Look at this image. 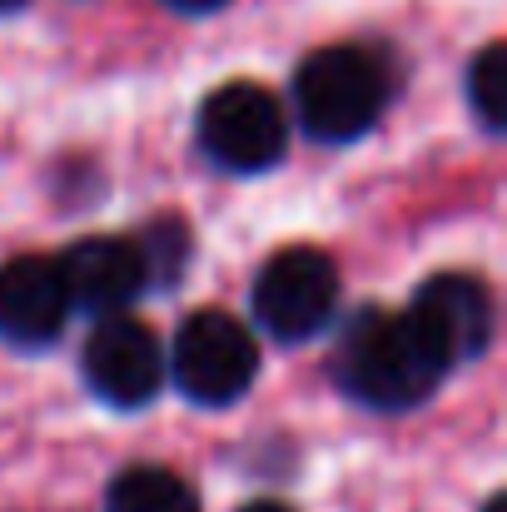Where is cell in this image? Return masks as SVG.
Listing matches in <instances>:
<instances>
[{
    "instance_id": "cell-1",
    "label": "cell",
    "mask_w": 507,
    "mask_h": 512,
    "mask_svg": "<svg viewBox=\"0 0 507 512\" xmlns=\"http://www.w3.org/2000/svg\"><path fill=\"white\" fill-rule=\"evenodd\" d=\"M334 373L338 388L348 398H358L363 408L403 413V408H418V403L433 398L448 363L428 343V334L418 329V319L408 309L403 314L363 309L338 339Z\"/></svg>"
},
{
    "instance_id": "cell-2",
    "label": "cell",
    "mask_w": 507,
    "mask_h": 512,
    "mask_svg": "<svg viewBox=\"0 0 507 512\" xmlns=\"http://www.w3.org/2000/svg\"><path fill=\"white\" fill-rule=\"evenodd\" d=\"M294 105L314 140H363L388 105V70L363 45H324L294 75Z\"/></svg>"
},
{
    "instance_id": "cell-3",
    "label": "cell",
    "mask_w": 507,
    "mask_h": 512,
    "mask_svg": "<svg viewBox=\"0 0 507 512\" xmlns=\"http://www.w3.org/2000/svg\"><path fill=\"white\" fill-rule=\"evenodd\" d=\"M165 368L189 403L224 408V403H239L249 383L259 378V343L234 314L199 309L174 334V353L165 358Z\"/></svg>"
},
{
    "instance_id": "cell-4",
    "label": "cell",
    "mask_w": 507,
    "mask_h": 512,
    "mask_svg": "<svg viewBox=\"0 0 507 512\" xmlns=\"http://www.w3.org/2000/svg\"><path fill=\"white\" fill-rule=\"evenodd\" d=\"M284 145H289L284 105L254 80H229L199 105V150L219 170H274L284 160Z\"/></svg>"
},
{
    "instance_id": "cell-5",
    "label": "cell",
    "mask_w": 507,
    "mask_h": 512,
    "mask_svg": "<svg viewBox=\"0 0 507 512\" xmlns=\"http://www.w3.org/2000/svg\"><path fill=\"white\" fill-rule=\"evenodd\" d=\"M338 309V264L314 249L294 244L279 249L254 279V319L269 339L304 343L329 329Z\"/></svg>"
},
{
    "instance_id": "cell-6",
    "label": "cell",
    "mask_w": 507,
    "mask_h": 512,
    "mask_svg": "<svg viewBox=\"0 0 507 512\" xmlns=\"http://www.w3.org/2000/svg\"><path fill=\"white\" fill-rule=\"evenodd\" d=\"M85 383L110 408H145L165 383L160 334L135 314H110L85 339Z\"/></svg>"
},
{
    "instance_id": "cell-7",
    "label": "cell",
    "mask_w": 507,
    "mask_h": 512,
    "mask_svg": "<svg viewBox=\"0 0 507 512\" xmlns=\"http://www.w3.org/2000/svg\"><path fill=\"white\" fill-rule=\"evenodd\" d=\"M408 314L418 319V329L428 334V343L443 353V363H473L478 353H488L493 329H498V309H493V294L478 274H433Z\"/></svg>"
},
{
    "instance_id": "cell-8",
    "label": "cell",
    "mask_w": 507,
    "mask_h": 512,
    "mask_svg": "<svg viewBox=\"0 0 507 512\" xmlns=\"http://www.w3.org/2000/svg\"><path fill=\"white\" fill-rule=\"evenodd\" d=\"M60 264V279H65V294H70V309H85V314H125L145 289H150V269H145V254L135 239H120V234H90L80 244L65 249Z\"/></svg>"
},
{
    "instance_id": "cell-9",
    "label": "cell",
    "mask_w": 507,
    "mask_h": 512,
    "mask_svg": "<svg viewBox=\"0 0 507 512\" xmlns=\"http://www.w3.org/2000/svg\"><path fill=\"white\" fill-rule=\"evenodd\" d=\"M70 319L60 264L45 254H15L0 264V339L15 348H45Z\"/></svg>"
},
{
    "instance_id": "cell-10",
    "label": "cell",
    "mask_w": 507,
    "mask_h": 512,
    "mask_svg": "<svg viewBox=\"0 0 507 512\" xmlns=\"http://www.w3.org/2000/svg\"><path fill=\"white\" fill-rule=\"evenodd\" d=\"M105 512H199V493L184 473L160 468V463H135L125 468L110 493H105Z\"/></svg>"
},
{
    "instance_id": "cell-11",
    "label": "cell",
    "mask_w": 507,
    "mask_h": 512,
    "mask_svg": "<svg viewBox=\"0 0 507 512\" xmlns=\"http://www.w3.org/2000/svg\"><path fill=\"white\" fill-rule=\"evenodd\" d=\"M468 100L483 120V130H503L507 125V45L493 40L478 50V60L468 65Z\"/></svg>"
},
{
    "instance_id": "cell-12",
    "label": "cell",
    "mask_w": 507,
    "mask_h": 512,
    "mask_svg": "<svg viewBox=\"0 0 507 512\" xmlns=\"http://www.w3.org/2000/svg\"><path fill=\"white\" fill-rule=\"evenodd\" d=\"M140 254H145V269H150V284H169L179 269H184V259H189V234H184V224H174V219H160L150 234H145V244H140Z\"/></svg>"
},
{
    "instance_id": "cell-13",
    "label": "cell",
    "mask_w": 507,
    "mask_h": 512,
    "mask_svg": "<svg viewBox=\"0 0 507 512\" xmlns=\"http://www.w3.org/2000/svg\"><path fill=\"white\" fill-rule=\"evenodd\" d=\"M174 10H184V15H214L219 5H229V0H165Z\"/></svg>"
},
{
    "instance_id": "cell-14",
    "label": "cell",
    "mask_w": 507,
    "mask_h": 512,
    "mask_svg": "<svg viewBox=\"0 0 507 512\" xmlns=\"http://www.w3.org/2000/svg\"><path fill=\"white\" fill-rule=\"evenodd\" d=\"M239 512H294V508H284V503H269V498H259V503H244Z\"/></svg>"
},
{
    "instance_id": "cell-15",
    "label": "cell",
    "mask_w": 507,
    "mask_h": 512,
    "mask_svg": "<svg viewBox=\"0 0 507 512\" xmlns=\"http://www.w3.org/2000/svg\"><path fill=\"white\" fill-rule=\"evenodd\" d=\"M483 512H507V498H488V508Z\"/></svg>"
},
{
    "instance_id": "cell-16",
    "label": "cell",
    "mask_w": 507,
    "mask_h": 512,
    "mask_svg": "<svg viewBox=\"0 0 507 512\" xmlns=\"http://www.w3.org/2000/svg\"><path fill=\"white\" fill-rule=\"evenodd\" d=\"M25 0H0V15H10V10H20Z\"/></svg>"
}]
</instances>
